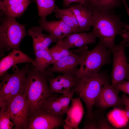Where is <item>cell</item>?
<instances>
[{
	"label": "cell",
	"mask_w": 129,
	"mask_h": 129,
	"mask_svg": "<svg viewBox=\"0 0 129 129\" xmlns=\"http://www.w3.org/2000/svg\"><path fill=\"white\" fill-rule=\"evenodd\" d=\"M93 28L91 32L107 48L112 51L115 46L116 36L121 35L129 25L123 22L121 16L115 11H100L92 10Z\"/></svg>",
	"instance_id": "1"
},
{
	"label": "cell",
	"mask_w": 129,
	"mask_h": 129,
	"mask_svg": "<svg viewBox=\"0 0 129 129\" xmlns=\"http://www.w3.org/2000/svg\"><path fill=\"white\" fill-rule=\"evenodd\" d=\"M49 76L30 65L25 78L22 92L29 104L30 113L42 108L52 95L48 84Z\"/></svg>",
	"instance_id": "2"
},
{
	"label": "cell",
	"mask_w": 129,
	"mask_h": 129,
	"mask_svg": "<svg viewBox=\"0 0 129 129\" xmlns=\"http://www.w3.org/2000/svg\"><path fill=\"white\" fill-rule=\"evenodd\" d=\"M75 88L79 97L84 102L86 109V117L91 116L96 100L102 88L109 82L107 72L103 71L81 76L78 78Z\"/></svg>",
	"instance_id": "3"
},
{
	"label": "cell",
	"mask_w": 129,
	"mask_h": 129,
	"mask_svg": "<svg viewBox=\"0 0 129 129\" xmlns=\"http://www.w3.org/2000/svg\"><path fill=\"white\" fill-rule=\"evenodd\" d=\"M27 63L23 68L13 70L10 74L7 72L0 76V109L6 110L10 102L16 95L22 91L27 73L30 66Z\"/></svg>",
	"instance_id": "4"
},
{
	"label": "cell",
	"mask_w": 129,
	"mask_h": 129,
	"mask_svg": "<svg viewBox=\"0 0 129 129\" xmlns=\"http://www.w3.org/2000/svg\"><path fill=\"white\" fill-rule=\"evenodd\" d=\"M1 14L0 55L4 51L19 49L21 42L27 34L25 26L18 22L15 18Z\"/></svg>",
	"instance_id": "5"
},
{
	"label": "cell",
	"mask_w": 129,
	"mask_h": 129,
	"mask_svg": "<svg viewBox=\"0 0 129 129\" xmlns=\"http://www.w3.org/2000/svg\"><path fill=\"white\" fill-rule=\"evenodd\" d=\"M112 53L111 50L99 41L93 49L88 50L76 76L78 78L82 76L99 72L103 66L110 63Z\"/></svg>",
	"instance_id": "6"
},
{
	"label": "cell",
	"mask_w": 129,
	"mask_h": 129,
	"mask_svg": "<svg viewBox=\"0 0 129 129\" xmlns=\"http://www.w3.org/2000/svg\"><path fill=\"white\" fill-rule=\"evenodd\" d=\"M87 46L75 50L69 55L55 62L44 72L49 76L54 73L68 74L76 75L78 67L83 63L88 51Z\"/></svg>",
	"instance_id": "7"
},
{
	"label": "cell",
	"mask_w": 129,
	"mask_h": 129,
	"mask_svg": "<svg viewBox=\"0 0 129 129\" xmlns=\"http://www.w3.org/2000/svg\"><path fill=\"white\" fill-rule=\"evenodd\" d=\"M127 46L123 41L116 45L112 52L113 55L111 74V85L115 87L124 81L129 79V64L125 52Z\"/></svg>",
	"instance_id": "8"
},
{
	"label": "cell",
	"mask_w": 129,
	"mask_h": 129,
	"mask_svg": "<svg viewBox=\"0 0 129 129\" xmlns=\"http://www.w3.org/2000/svg\"><path fill=\"white\" fill-rule=\"evenodd\" d=\"M64 115L53 114L42 108L30 113L24 129H53L63 126Z\"/></svg>",
	"instance_id": "9"
},
{
	"label": "cell",
	"mask_w": 129,
	"mask_h": 129,
	"mask_svg": "<svg viewBox=\"0 0 129 129\" xmlns=\"http://www.w3.org/2000/svg\"><path fill=\"white\" fill-rule=\"evenodd\" d=\"M22 91L13 99L6 110L15 129H24L30 113L29 102Z\"/></svg>",
	"instance_id": "10"
},
{
	"label": "cell",
	"mask_w": 129,
	"mask_h": 129,
	"mask_svg": "<svg viewBox=\"0 0 129 129\" xmlns=\"http://www.w3.org/2000/svg\"><path fill=\"white\" fill-rule=\"evenodd\" d=\"M119 92L109 82L106 83L97 97L94 106L103 111L111 107L121 108L124 105L119 96Z\"/></svg>",
	"instance_id": "11"
},
{
	"label": "cell",
	"mask_w": 129,
	"mask_h": 129,
	"mask_svg": "<svg viewBox=\"0 0 129 129\" xmlns=\"http://www.w3.org/2000/svg\"><path fill=\"white\" fill-rule=\"evenodd\" d=\"M75 92V90L72 89L69 92L58 97L52 95L45 101L42 108L53 114L64 115L69 110Z\"/></svg>",
	"instance_id": "12"
},
{
	"label": "cell",
	"mask_w": 129,
	"mask_h": 129,
	"mask_svg": "<svg viewBox=\"0 0 129 129\" xmlns=\"http://www.w3.org/2000/svg\"><path fill=\"white\" fill-rule=\"evenodd\" d=\"M78 79L75 75L59 74L54 78H49V87L52 93L64 94L69 92L77 84Z\"/></svg>",
	"instance_id": "13"
},
{
	"label": "cell",
	"mask_w": 129,
	"mask_h": 129,
	"mask_svg": "<svg viewBox=\"0 0 129 129\" xmlns=\"http://www.w3.org/2000/svg\"><path fill=\"white\" fill-rule=\"evenodd\" d=\"M25 63H30L34 66L35 65V59L31 58L19 49L12 50L0 60V76L16 64Z\"/></svg>",
	"instance_id": "14"
},
{
	"label": "cell",
	"mask_w": 129,
	"mask_h": 129,
	"mask_svg": "<svg viewBox=\"0 0 129 129\" xmlns=\"http://www.w3.org/2000/svg\"><path fill=\"white\" fill-rule=\"evenodd\" d=\"M69 7L75 14L81 32L89 31L92 25V9L88 5L80 3L70 5Z\"/></svg>",
	"instance_id": "15"
},
{
	"label": "cell",
	"mask_w": 129,
	"mask_h": 129,
	"mask_svg": "<svg viewBox=\"0 0 129 129\" xmlns=\"http://www.w3.org/2000/svg\"><path fill=\"white\" fill-rule=\"evenodd\" d=\"M31 2L30 0H1L0 13L12 17H19Z\"/></svg>",
	"instance_id": "16"
},
{
	"label": "cell",
	"mask_w": 129,
	"mask_h": 129,
	"mask_svg": "<svg viewBox=\"0 0 129 129\" xmlns=\"http://www.w3.org/2000/svg\"><path fill=\"white\" fill-rule=\"evenodd\" d=\"M43 30L40 26L32 27L28 31L29 35L32 39L34 52L48 48L51 43H57L59 40L52 35L43 34Z\"/></svg>",
	"instance_id": "17"
},
{
	"label": "cell",
	"mask_w": 129,
	"mask_h": 129,
	"mask_svg": "<svg viewBox=\"0 0 129 129\" xmlns=\"http://www.w3.org/2000/svg\"><path fill=\"white\" fill-rule=\"evenodd\" d=\"M84 113V109L79 97L73 98L70 106L67 112L64 120L65 124L73 129H79V126L81 123Z\"/></svg>",
	"instance_id": "18"
},
{
	"label": "cell",
	"mask_w": 129,
	"mask_h": 129,
	"mask_svg": "<svg viewBox=\"0 0 129 129\" xmlns=\"http://www.w3.org/2000/svg\"><path fill=\"white\" fill-rule=\"evenodd\" d=\"M96 37L91 32H75L69 34L63 39L66 48H80L96 42Z\"/></svg>",
	"instance_id": "19"
},
{
	"label": "cell",
	"mask_w": 129,
	"mask_h": 129,
	"mask_svg": "<svg viewBox=\"0 0 129 129\" xmlns=\"http://www.w3.org/2000/svg\"><path fill=\"white\" fill-rule=\"evenodd\" d=\"M103 111L97 109L90 117H86L83 129H114L110 124Z\"/></svg>",
	"instance_id": "20"
},
{
	"label": "cell",
	"mask_w": 129,
	"mask_h": 129,
	"mask_svg": "<svg viewBox=\"0 0 129 129\" xmlns=\"http://www.w3.org/2000/svg\"><path fill=\"white\" fill-rule=\"evenodd\" d=\"M36 69L41 72H44L51 64L54 63L48 50L46 49L34 52Z\"/></svg>",
	"instance_id": "21"
},
{
	"label": "cell",
	"mask_w": 129,
	"mask_h": 129,
	"mask_svg": "<svg viewBox=\"0 0 129 129\" xmlns=\"http://www.w3.org/2000/svg\"><path fill=\"white\" fill-rule=\"evenodd\" d=\"M88 5L92 9L100 11H111L121 6L120 0H87Z\"/></svg>",
	"instance_id": "22"
},
{
	"label": "cell",
	"mask_w": 129,
	"mask_h": 129,
	"mask_svg": "<svg viewBox=\"0 0 129 129\" xmlns=\"http://www.w3.org/2000/svg\"><path fill=\"white\" fill-rule=\"evenodd\" d=\"M127 117L125 112L121 108H114L108 113L107 119L114 128H120L124 126L127 123L125 118Z\"/></svg>",
	"instance_id": "23"
},
{
	"label": "cell",
	"mask_w": 129,
	"mask_h": 129,
	"mask_svg": "<svg viewBox=\"0 0 129 129\" xmlns=\"http://www.w3.org/2000/svg\"><path fill=\"white\" fill-rule=\"evenodd\" d=\"M38 22L43 30L47 31L50 34L58 38L59 40L63 39L64 38L55 21H48L46 18H41Z\"/></svg>",
	"instance_id": "24"
},
{
	"label": "cell",
	"mask_w": 129,
	"mask_h": 129,
	"mask_svg": "<svg viewBox=\"0 0 129 129\" xmlns=\"http://www.w3.org/2000/svg\"><path fill=\"white\" fill-rule=\"evenodd\" d=\"M63 39L59 40L55 45L48 48L54 63L69 55L72 52V51L66 48L64 43Z\"/></svg>",
	"instance_id": "25"
},
{
	"label": "cell",
	"mask_w": 129,
	"mask_h": 129,
	"mask_svg": "<svg viewBox=\"0 0 129 129\" xmlns=\"http://www.w3.org/2000/svg\"><path fill=\"white\" fill-rule=\"evenodd\" d=\"M39 16L46 18L54 12L55 6V0H35Z\"/></svg>",
	"instance_id": "26"
},
{
	"label": "cell",
	"mask_w": 129,
	"mask_h": 129,
	"mask_svg": "<svg viewBox=\"0 0 129 129\" xmlns=\"http://www.w3.org/2000/svg\"><path fill=\"white\" fill-rule=\"evenodd\" d=\"M54 12L55 13V16L57 18L60 19L66 23L74 28L79 29L74 24L67 8L60 9L56 6Z\"/></svg>",
	"instance_id": "27"
},
{
	"label": "cell",
	"mask_w": 129,
	"mask_h": 129,
	"mask_svg": "<svg viewBox=\"0 0 129 129\" xmlns=\"http://www.w3.org/2000/svg\"><path fill=\"white\" fill-rule=\"evenodd\" d=\"M10 119L6 110L0 109V129H11L15 125L13 122L11 121Z\"/></svg>",
	"instance_id": "28"
},
{
	"label": "cell",
	"mask_w": 129,
	"mask_h": 129,
	"mask_svg": "<svg viewBox=\"0 0 129 129\" xmlns=\"http://www.w3.org/2000/svg\"><path fill=\"white\" fill-rule=\"evenodd\" d=\"M65 38L68 35L75 32H81L79 28H74L64 22L61 19L55 21Z\"/></svg>",
	"instance_id": "29"
},
{
	"label": "cell",
	"mask_w": 129,
	"mask_h": 129,
	"mask_svg": "<svg viewBox=\"0 0 129 129\" xmlns=\"http://www.w3.org/2000/svg\"><path fill=\"white\" fill-rule=\"evenodd\" d=\"M114 87L119 91L129 95V79L124 81Z\"/></svg>",
	"instance_id": "30"
},
{
	"label": "cell",
	"mask_w": 129,
	"mask_h": 129,
	"mask_svg": "<svg viewBox=\"0 0 129 129\" xmlns=\"http://www.w3.org/2000/svg\"><path fill=\"white\" fill-rule=\"evenodd\" d=\"M63 5L64 8L69 7L72 3H75L85 4L89 6L87 0H63Z\"/></svg>",
	"instance_id": "31"
},
{
	"label": "cell",
	"mask_w": 129,
	"mask_h": 129,
	"mask_svg": "<svg viewBox=\"0 0 129 129\" xmlns=\"http://www.w3.org/2000/svg\"><path fill=\"white\" fill-rule=\"evenodd\" d=\"M121 98L125 108L126 115L129 119V97L124 94L122 95Z\"/></svg>",
	"instance_id": "32"
},
{
	"label": "cell",
	"mask_w": 129,
	"mask_h": 129,
	"mask_svg": "<svg viewBox=\"0 0 129 129\" xmlns=\"http://www.w3.org/2000/svg\"><path fill=\"white\" fill-rule=\"evenodd\" d=\"M121 35L123 39V41L126 44L128 47L129 46V28L124 29Z\"/></svg>",
	"instance_id": "33"
},
{
	"label": "cell",
	"mask_w": 129,
	"mask_h": 129,
	"mask_svg": "<svg viewBox=\"0 0 129 129\" xmlns=\"http://www.w3.org/2000/svg\"><path fill=\"white\" fill-rule=\"evenodd\" d=\"M124 5L128 14L129 16V7L128 6L126 0H120Z\"/></svg>",
	"instance_id": "34"
},
{
	"label": "cell",
	"mask_w": 129,
	"mask_h": 129,
	"mask_svg": "<svg viewBox=\"0 0 129 129\" xmlns=\"http://www.w3.org/2000/svg\"><path fill=\"white\" fill-rule=\"evenodd\" d=\"M63 128L64 129H73V128L65 124L63 125Z\"/></svg>",
	"instance_id": "35"
},
{
	"label": "cell",
	"mask_w": 129,
	"mask_h": 129,
	"mask_svg": "<svg viewBox=\"0 0 129 129\" xmlns=\"http://www.w3.org/2000/svg\"></svg>",
	"instance_id": "36"
}]
</instances>
